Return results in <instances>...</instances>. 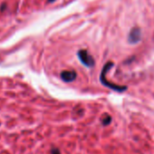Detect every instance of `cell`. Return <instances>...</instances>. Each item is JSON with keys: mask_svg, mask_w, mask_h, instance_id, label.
I'll return each instance as SVG.
<instances>
[{"mask_svg": "<svg viewBox=\"0 0 154 154\" xmlns=\"http://www.w3.org/2000/svg\"><path fill=\"white\" fill-rule=\"evenodd\" d=\"M141 39V32L140 30V28L138 27H134L131 30L128 36V42L131 44H135L137 42H139Z\"/></svg>", "mask_w": 154, "mask_h": 154, "instance_id": "obj_3", "label": "cell"}, {"mask_svg": "<svg viewBox=\"0 0 154 154\" xmlns=\"http://www.w3.org/2000/svg\"><path fill=\"white\" fill-rule=\"evenodd\" d=\"M51 154H61V151L58 148H53L51 150Z\"/></svg>", "mask_w": 154, "mask_h": 154, "instance_id": "obj_6", "label": "cell"}, {"mask_svg": "<svg viewBox=\"0 0 154 154\" xmlns=\"http://www.w3.org/2000/svg\"><path fill=\"white\" fill-rule=\"evenodd\" d=\"M53 1H54V0H48V2H53Z\"/></svg>", "mask_w": 154, "mask_h": 154, "instance_id": "obj_7", "label": "cell"}, {"mask_svg": "<svg viewBox=\"0 0 154 154\" xmlns=\"http://www.w3.org/2000/svg\"><path fill=\"white\" fill-rule=\"evenodd\" d=\"M102 124L103 125H108V124H111V122H112V117L110 116V115H108V114H105L104 115V117L102 118Z\"/></svg>", "mask_w": 154, "mask_h": 154, "instance_id": "obj_5", "label": "cell"}, {"mask_svg": "<svg viewBox=\"0 0 154 154\" xmlns=\"http://www.w3.org/2000/svg\"><path fill=\"white\" fill-rule=\"evenodd\" d=\"M76 72L74 70H64L61 73V78L64 82H72L76 78Z\"/></svg>", "mask_w": 154, "mask_h": 154, "instance_id": "obj_4", "label": "cell"}, {"mask_svg": "<svg viewBox=\"0 0 154 154\" xmlns=\"http://www.w3.org/2000/svg\"><path fill=\"white\" fill-rule=\"evenodd\" d=\"M112 66H113V63L112 61H109V62H107L104 65V67H103V69L102 70L101 76H100V80H101L102 84L103 86L107 87V88H109L111 89H113L115 91H118V92H123V91H125L127 89L126 87H124V86H118L116 84H113V83H112V82H109L107 79H106V73L108 72V70Z\"/></svg>", "mask_w": 154, "mask_h": 154, "instance_id": "obj_1", "label": "cell"}, {"mask_svg": "<svg viewBox=\"0 0 154 154\" xmlns=\"http://www.w3.org/2000/svg\"><path fill=\"white\" fill-rule=\"evenodd\" d=\"M78 57L80 59L81 62L87 66V67H92L94 65V60L92 57V55L89 54V52L86 50H81L78 52Z\"/></svg>", "mask_w": 154, "mask_h": 154, "instance_id": "obj_2", "label": "cell"}]
</instances>
